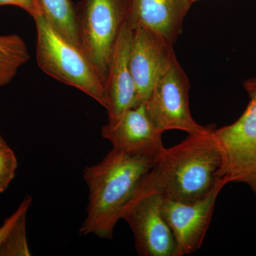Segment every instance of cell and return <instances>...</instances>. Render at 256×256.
<instances>
[{
  "label": "cell",
  "mask_w": 256,
  "mask_h": 256,
  "mask_svg": "<svg viewBox=\"0 0 256 256\" xmlns=\"http://www.w3.org/2000/svg\"><path fill=\"white\" fill-rule=\"evenodd\" d=\"M228 183L224 178L210 194L193 203L163 198L162 213L174 235L176 256L190 255L201 248L210 226L216 202Z\"/></svg>",
  "instance_id": "cell-8"
},
{
  "label": "cell",
  "mask_w": 256,
  "mask_h": 256,
  "mask_svg": "<svg viewBox=\"0 0 256 256\" xmlns=\"http://www.w3.org/2000/svg\"><path fill=\"white\" fill-rule=\"evenodd\" d=\"M32 204V197L25 196L16 212L12 215L10 216L9 218L5 220L2 226L0 227V256H4L5 246L10 238V234L22 216L28 213Z\"/></svg>",
  "instance_id": "cell-16"
},
{
  "label": "cell",
  "mask_w": 256,
  "mask_h": 256,
  "mask_svg": "<svg viewBox=\"0 0 256 256\" xmlns=\"http://www.w3.org/2000/svg\"><path fill=\"white\" fill-rule=\"evenodd\" d=\"M154 166L142 178L124 206L121 220L132 230L138 255L176 256L174 235L162 213L164 196Z\"/></svg>",
  "instance_id": "cell-4"
},
{
  "label": "cell",
  "mask_w": 256,
  "mask_h": 256,
  "mask_svg": "<svg viewBox=\"0 0 256 256\" xmlns=\"http://www.w3.org/2000/svg\"><path fill=\"white\" fill-rule=\"evenodd\" d=\"M30 60L28 45L18 34L0 35V88L8 85Z\"/></svg>",
  "instance_id": "cell-14"
},
{
  "label": "cell",
  "mask_w": 256,
  "mask_h": 256,
  "mask_svg": "<svg viewBox=\"0 0 256 256\" xmlns=\"http://www.w3.org/2000/svg\"><path fill=\"white\" fill-rule=\"evenodd\" d=\"M190 88L188 76L174 52L144 102L152 120L163 132L178 130L194 134L210 129L197 124L192 118L188 102Z\"/></svg>",
  "instance_id": "cell-7"
},
{
  "label": "cell",
  "mask_w": 256,
  "mask_h": 256,
  "mask_svg": "<svg viewBox=\"0 0 256 256\" xmlns=\"http://www.w3.org/2000/svg\"><path fill=\"white\" fill-rule=\"evenodd\" d=\"M75 8L80 50L104 82L118 38L129 22L130 0H82Z\"/></svg>",
  "instance_id": "cell-5"
},
{
  "label": "cell",
  "mask_w": 256,
  "mask_h": 256,
  "mask_svg": "<svg viewBox=\"0 0 256 256\" xmlns=\"http://www.w3.org/2000/svg\"><path fill=\"white\" fill-rule=\"evenodd\" d=\"M18 162L14 151L8 144H0V194L8 188L14 178Z\"/></svg>",
  "instance_id": "cell-15"
},
{
  "label": "cell",
  "mask_w": 256,
  "mask_h": 256,
  "mask_svg": "<svg viewBox=\"0 0 256 256\" xmlns=\"http://www.w3.org/2000/svg\"><path fill=\"white\" fill-rule=\"evenodd\" d=\"M244 88L250 102L244 114L214 132L223 156L222 178L246 184L256 195V76L246 80Z\"/></svg>",
  "instance_id": "cell-6"
},
{
  "label": "cell",
  "mask_w": 256,
  "mask_h": 256,
  "mask_svg": "<svg viewBox=\"0 0 256 256\" xmlns=\"http://www.w3.org/2000/svg\"><path fill=\"white\" fill-rule=\"evenodd\" d=\"M129 22L142 26L173 46L182 33L191 0H130Z\"/></svg>",
  "instance_id": "cell-12"
},
{
  "label": "cell",
  "mask_w": 256,
  "mask_h": 256,
  "mask_svg": "<svg viewBox=\"0 0 256 256\" xmlns=\"http://www.w3.org/2000/svg\"><path fill=\"white\" fill-rule=\"evenodd\" d=\"M36 28V62L44 73L76 88L105 106L104 82L80 48L67 41L40 14Z\"/></svg>",
  "instance_id": "cell-3"
},
{
  "label": "cell",
  "mask_w": 256,
  "mask_h": 256,
  "mask_svg": "<svg viewBox=\"0 0 256 256\" xmlns=\"http://www.w3.org/2000/svg\"><path fill=\"white\" fill-rule=\"evenodd\" d=\"M42 15L58 34L80 48L76 8L70 0H38Z\"/></svg>",
  "instance_id": "cell-13"
},
{
  "label": "cell",
  "mask_w": 256,
  "mask_h": 256,
  "mask_svg": "<svg viewBox=\"0 0 256 256\" xmlns=\"http://www.w3.org/2000/svg\"><path fill=\"white\" fill-rule=\"evenodd\" d=\"M133 30L128 22L120 32L104 82L108 122L117 120L126 111L140 104L129 64Z\"/></svg>",
  "instance_id": "cell-11"
},
{
  "label": "cell",
  "mask_w": 256,
  "mask_h": 256,
  "mask_svg": "<svg viewBox=\"0 0 256 256\" xmlns=\"http://www.w3.org/2000/svg\"><path fill=\"white\" fill-rule=\"evenodd\" d=\"M222 165V152L210 128L165 148L154 169L164 198L193 203L210 194L225 178L220 175Z\"/></svg>",
  "instance_id": "cell-2"
},
{
  "label": "cell",
  "mask_w": 256,
  "mask_h": 256,
  "mask_svg": "<svg viewBox=\"0 0 256 256\" xmlns=\"http://www.w3.org/2000/svg\"><path fill=\"white\" fill-rule=\"evenodd\" d=\"M158 162L112 148L100 162L86 166L82 176L88 188V204L80 235L112 238L124 206Z\"/></svg>",
  "instance_id": "cell-1"
},
{
  "label": "cell",
  "mask_w": 256,
  "mask_h": 256,
  "mask_svg": "<svg viewBox=\"0 0 256 256\" xmlns=\"http://www.w3.org/2000/svg\"><path fill=\"white\" fill-rule=\"evenodd\" d=\"M6 144V142H5L4 140L3 139V138L0 136V144Z\"/></svg>",
  "instance_id": "cell-18"
},
{
  "label": "cell",
  "mask_w": 256,
  "mask_h": 256,
  "mask_svg": "<svg viewBox=\"0 0 256 256\" xmlns=\"http://www.w3.org/2000/svg\"><path fill=\"white\" fill-rule=\"evenodd\" d=\"M172 46L156 34L142 26L134 28L129 54V64L139 104L146 102L162 73Z\"/></svg>",
  "instance_id": "cell-10"
},
{
  "label": "cell",
  "mask_w": 256,
  "mask_h": 256,
  "mask_svg": "<svg viewBox=\"0 0 256 256\" xmlns=\"http://www.w3.org/2000/svg\"><path fill=\"white\" fill-rule=\"evenodd\" d=\"M4 5H14L18 6L31 15L32 18L42 14L38 0H0V6Z\"/></svg>",
  "instance_id": "cell-17"
},
{
  "label": "cell",
  "mask_w": 256,
  "mask_h": 256,
  "mask_svg": "<svg viewBox=\"0 0 256 256\" xmlns=\"http://www.w3.org/2000/svg\"><path fill=\"white\" fill-rule=\"evenodd\" d=\"M163 132L152 120L144 102L126 111L117 120L108 122L101 130V136L110 141L112 149L158 160L165 149Z\"/></svg>",
  "instance_id": "cell-9"
},
{
  "label": "cell",
  "mask_w": 256,
  "mask_h": 256,
  "mask_svg": "<svg viewBox=\"0 0 256 256\" xmlns=\"http://www.w3.org/2000/svg\"><path fill=\"white\" fill-rule=\"evenodd\" d=\"M191 1L192 2V3H194V2L198 1V0H191Z\"/></svg>",
  "instance_id": "cell-19"
}]
</instances>
